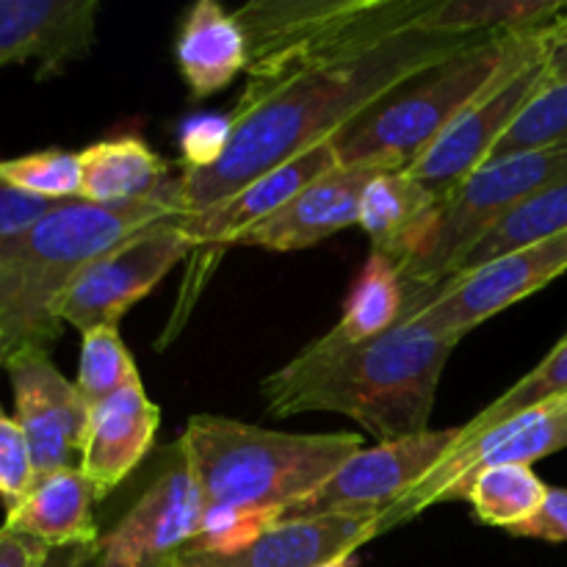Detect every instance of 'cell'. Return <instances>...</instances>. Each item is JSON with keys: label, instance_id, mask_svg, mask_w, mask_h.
<instances>
[{"label": "cell", "instance_id": "277c9868", "mask_svg": "<svg viewBox=\"0 0 567 567\" xmlns=\"http://www.w3.org/2000/svg\"><path fill=\"white\" fill-rule=\"evenodd\" d=\"M557 22L482 39L399 86L332 138L338 164L408 172L482 94L532 61L546 59Z\"/></svg>", "mask_w": 567, "mask_h": 567}, {"label": "cell", "instance_id": "f546056e", "mask_svg": "<svg viewBox=\"0 0 567 567\" xmlns=\"http://www.w3.org/2000/svg\"><path fill=\"white\" fill-rule=\"evenodd\" d=\"M0 181L53 203L81 199V158L59 147L0 158Z\"/></svg>", "mask_w": 567, "mask_h": 567}, {"label": "cell", "instance_id": "83f0119b", "mask_svg": "<svg viewBox=\"0 0 567 567\" xmlns=\"http://www.w3.org/2000/svg\"><path fill=\"white\" fill-rule=\"evenodd\" d=\"M559 396H567V336L540 360V365H535V369L524 377V380L515 382L507 393H502V396H498L491 408L482 410L474 421L460 426L457 446L460 443L471 441V437L482 435V432H487L491 426L513 419V415L526 413V410L537 408V404H546Z\"/></svg>", "mask_w": 567, "mask_h": 567}, {"label": "cell", "instance_id": "7402d4cb", "mask_svg": "<svg viewBox=\"0 0 567 567\" xmlns=\"http://www.w3.org/2000/svg\"><path fill=\"white\" fill-rule=\"evenodd\" d=\"M81 199L94 205H133L166 199L169 166L138 136L103 138L78 153Z\"/></svg>", "mask_w": 567, "mask_h": 567}, {"label": "cell", "instance_id": "1f68e13d", "mask_svg": "<svg viewBox=\"0 0 567 567\" xmlns=\"http://www.w3.org/2000/svg\"><path fill=\"white\" fill-rule=\"evenodd\" d=\"M277 526L275 513H258V509L225 507V504H205L203 524L197 537L188 548L210 554H233L252 546L255 540Z\"/></svg>", "mask_w": 567, "mask_h": 567}, {"label": "cell", "instance_id": "e575fe53", "mask_svg": "<svg viewBox=\"0 0 567 567\" xmlns=\"http://www.w3.org/2000/svg\"><path fill=\"white\" fill-rule=\"evenodd\" d=\"M59 203L53 199L33 197V194L20 192L11 183L0 181V255L20 241L39 219L50 214Z\"/></svg>", "mask_w": 567, "mask_h": 567}, {"label": "cell", "instance_id": "4fadbf2b", "mask_svg": "<svg viewBox=\"0 0 567 567\" xmlns=\"http://www.w3.org/2000/svg\"><path fill=\"white\" fill-rule=\"evenodd\" d=\"M546 59L532 61L513 72L487 94H482L419 161L408 169L432 197L441 203L457 186H463L482 164H487L496 144L529 105V100L546 86Z\"/></svg>", "mask_w": 567, "mask_h": 567}, {"label": "cell", "instance_id": "8d00e7d4", "mask_svg": "<svg viewBox=\"0 0 567 567\" xmlns=\"http://www.w3.org/2000/svg\"><path fill=\"white\" fill-rule=\"evenodd\" d=\"M48 551L44 543L0 526V567H42Z\"/></svg>", "mask_w": 567, "mask_h": 567}, {"label": "cell", "instance_id": "ac0fdd59", "mask_svg": "<svg viewBox=\"0 0 567 567\" xmlns=\"http://www.w3.org/2000/svg\"><path fill=\"white\" fill-rule=\"evenodd\" d=\"M158 424L161 410L147 396L142 380L89 410L78 468L94 485L97 502H105L150 457Z\"/></svg>", "mask_w": 567, "mask_h": 567}, {"label": "cell", "instance_id": "d4e9b609", "mask_svg": "<svg viewBox=\"0 0 567 567\" xmlns=\"http://www.w3.org/2000/svg\"><path fill=\"white\" fill-rule=\"evenodd\" d=\"M567 0H435L419 25L460 37H502L563 20Z\"/></svg>", "mask_w": 567, "mask_h": 567}, {"label": "cell", "instance_id": "f35d334b", "mask_svg": "<svg viewBox=\"0 0 567 567\" xmlns=\"http://www.w3.org/2000/svg\"><path fill=\"white\" fill-rule=\"evenodd\" d=\"M546 72L548 81H565L567 78V14L554 28V37L546 55Z\"/></svg>", "mask_w": 567, "mask_h": 567}, {"label": "cell", "instance_id": "d590c367", "mask_svg": "<svg viewBox=\"0 0 567 567\" xmlns=\"http://www.w3.org/2000/svg\"><path fill=\"white\" fill-rule=\"evenodd\" d=\"M509 535L529 537V540L567 543V487H548L540 513Z\"/></svg>", "mask_w": 567, "mask_h": 567}, {"label": "cell", "instance_id": "484cf974", "mask_svg": "<svg viewBox=\"0 0 567 567\" xmlns=\"http://www.w3.org/2000/svg\"><path fill=\"white\" fill-rule=\"evenodd\" d=\"M548 485L532 465H496L465 482L460 498L474 507V515L487 526L513 532L540 513ZM457 498V502H460Z\"/></svg>", "mask_w": 567, "mask_h": 567}, {"label": "cell", "instance_id": "ab89813d", "mask_svg": "<svg viewBox=\"0 0 567 567\" xmlns=\"http://www.w3.org/2000/svg\"><path fill=\"white\" fill-rule=\"evenodd\" d=\"M321 567H354V559H352V554H349V557H338V559H332V563H327Z\"/></svg>", "mask_w": 567, "mask_h": 567}, {"label": "cell", "instance_id": "d6986e66", "mask_svg": "<svg viewBox=\"0 0 567 567\" xmlns=\"http://www.w3.org/2000/svg\"><path fill=\"white\" fill-rule=\"evenodd\" d=\"M332 166H338L336 150H332V142H324L302 153L299 158L266 172L258 181L244 186L241 192L230 194L221 203L197 210V214L177 216V225L197 249L216 247V244L230 247V244H238L244 233H249L260 221L286 208L305 186H310L316 177L330 172Z\"/></svg>", "mask_w": 567, "mask_h": 567}, {"label": "cell", "instance_id": "603a6c76", "mask_svg": "<svg viewBox=\"0 0 567 567\" xmlns=\"http://www.w3.org/2000/svg\"><path fill=\"white\" fill-rule=\"evenodd\" d=\"M435 205L437 199L408 172H382L365 186L358 225L371 238V252L402 266Z\"/></svg>", "mask_w": 567, "mask_h": 567}, {"label": "cell", "instance_id": "8992f818", "mask_svg": "<svg viewBox=\"0 0 567 567\" xmlns=\"http://www.w3.org/2000/svg\"><path fill=\"white\" fill-rule=\"evenodd\" d=\"M563 177H567V138L540 150L491 158L441 199L399 266L408 291L404 319L421 299L460 275L465 258L504 216Z\"/></svg>", "mask_w": 567, "mask_h": 567}, {"label": "cell", "instance_id": "9a60e30c", "mask_svg": "<svg viewBox=\"0 0 567 567\" xmlns=\"http://www.w3.org/2000/svg\"><path fill=\"white\" fill-rule=\"evenodd\" d=\"M97 11V0H0V66L37 61L48 78L86 59Z\"/></svg>", "mask_w": 567, "mask_h": 567}, {"label": "cell", "instance_id": "2e32d148", "mask_svg": "<svg viewBox=\"0 0 567 567\" xmlns=\"http://www.w3.org/2000/svg\"><path fill=\"white\" fill-rule=\"evenodd\" d=\"M382 166H332L310 186H305L286 208L277 210L258 227L238 238V247H258L269 252H293L308 249L347 227L358 225L363 192Z\"/></svg>", "mask_w": 567, "mask_h": 567}, {"label": "cell", "instance_id": "30bf717a", "mask_svg": "<svg viewBox=\"0 0 567 567\" xmlns=\"http://www.w3.org/2000/svg\"><path fill=\"white\" fill-rule=\"evenodd\" d=\"M194 241L177 225V214L153 221L94 258L61 299L59 316L78 332L120 327L127 310L194 252Z\"/></svg>", "mask_w": 567, "mask_h": 567}, {"label": "cell", "instance_id": "f1b7e54d", "mask_svg": "<svg viewBox=\"0 0 567 567\" xmlns=\"http://www.w3.org/2000/svg\"><path fill=\"white\" fill-rule=\"evenodd\" d=\"M136 380V360L116 327H97V330L83 332L75 388L89 410Z\"/></svg>", "mask_w": 567, "mask_h": 567}, {"label": "cell", "instance_id": "ba28073f", "mask_svg": "<svg viewBox=\"0 0 567 567\" xmlns=\"http://www.w3.org/2000/svg\"><path fill=\"white\" fill-rule=\"evenodd\" d=\"M205 496L183 441L161 449L142 487L97 537V567H164L203 524Z\"/></svg>", "mask_w": 567, "mask_h": 567}, {"label": "cell", "instance_id": "52a82bcc", "mask_svg": "<svg viewBox=\"0 0 567 567\" xmlns=\"http://www.w3.org/2000/svg\"><path fill=\"white\" fill-rule=\"evenodd\" d=\"M435 0H255L236 11L249 66L313 61L419 25ZM247 66V70H249Z\"/></svg>", "mask_w": 567, "mask_h": 567}, {"label": "cell", "instance_id": "4316f807", "mask_svg": "<svg viewBox=\"0 0 567 567\" xmlns=\"http://www.w3.org/2000/svg\"><path fill=\"white\" fill-rule=\"evenodd\" d=\"M567 230V177L551 183L548 188H543L540 194L526 199L524 205L513 210V214L504 216L485 238L474 247V252L465 258V264L460 266V275L463 271H474L480 266H485L487 260L502 258V255L513 252V249L526 247V244L543 241L548 236H557V233Z\"/></svg>", "mask_w": 567, "mask_h": 567}, {"label": "cell", "instance_id": "e0dca14e", "mask_svg": "<svg viewBox=\"0 0 567 567\" xmlns=\"http://www.w3.org/2000/svg\"><path fill=\"white\" fill-rule=\"evenodd\" d=\"M380 535V515L286 520L233 554L183 548L164 567H321L349 557Z\"/></svg>", "mask_w": 567, "mask_h": 567}, {"label": "cell", "instance_id": "8fae6325", "mask_svg": "<svg viewBox=\"0 0 567 567\" xmlns=\"http://www.w3.org/2000/svg\"><path fill=\"white\" fill-rule=\"evenodd\" d=\"M563 449H567V396L537 404L454 446L426 480H421L402 502L380 515V535L408 524L432 504L457 502L465 482L480 471L496 465H532Z\"/></svg>", "mask_w": 567, "mask_h": 567}, {"label": "cell", "instance_id": "7a4b0ae2", "mask_svg": "<svg viewBox=\"0 0 567 567\" xmlns=\"http://www.w3.org/2000/svg\"><path fill=\"white\" fill-rule=\"evenodd\" d=\"M460 341L413 319L354 347L319 338L266 377L260 393L280 419L338 413L358 421L377 443L402 441L430 430L443 369Z\"/></svg>", "mask_w": 567, "mask_h": 567}, {"label": "cell", "instance_id": "5bb4252c", "mask_svg": "<svg viewBox=\"0 0 567 567\" xmlns=\"http://www.w3.org/2000/svg\"><path fill=\"white\" fill-rule=\"evenodd\" d=\"M3 371L14 391V419L28 441L33 476L75 468L89 421L75 382L55 369L50 352L20 354Z\"/></svg>", "mask_w": 567, "mask_h": 567}, {"label": "cell", "instance_id": "6da1fadb", "mask_svg": "<svg viewBox=\"0 0 567 567\" xmlns=\"http://www.w3.org/2000/svg\"><path fill=\"white\" fill-rule=\"evenodd\" d=\"M482 39L487 37L413 25L327 59L249 66L244 92L227 114L225 155L210 169L181 172L166 203L177 216L221 203L266 172L332 142L382 97Z\"/></svg>", "mask_w": 567, "mask_h": 567}, {"label": "cell", "instance_id": "9c48e42d", "mask_svg": "<svg viewBox=\"0 0 567 567\" xmlns=\"http://www.w3.org/2000/svg\"><path fill=\"white\" fill-rule=\"evenodd\" d=\"M457 437L460 426H452V430H426L402 441L374 443L371 449L363 446L319 491L288 507L277 524L382 515L452 454Z\"/></svg>", "mask_w": 567, "mask_h": 567}, {"label": "cell", "instance_id": "836d02e7", "mask_svg": "<svg viewBox=\"0 0 567 567\" xmlns=\"http://www.w3.org/2000/svg\"><path fill=\"white\" fill-rule=\"evenodd\" d=\"M227 142H230L227 116H194L181 131L183 172L210 169L225 155Z\"/></svg>", "mask_w": 567, "mask_h": 567}, {"label": "cell", "instance_id": "7c38bea8", "mask_svg": "<svg viewBox=\"0 0 567 567\" xmlns=\"http://www.w3.org/2000/svg\"><path fill=\"white\" fill-rule=\"evenodd\" d=\"M565 271L567 230L487 260L480 269L452 277L437 291L421 299L404 321L413 319L430 330L465 338L482 321L532 297Z\"/></svg>", "mask_w": 567, "mask_h": 567}, {"label": "cell", "instance_id": "cb8c5ba5", "mask_svg": "<svg viewBox=\"0 0 567 567\" xmlns=\"http://www.w3.org/2000/svg\"><path fill=\"white\" fill-rule=\"evenodd\" d=\"M404 305H408V291L399 266L385 255L371 252L349 291L341 319L327 336H321V341L330 347L374 341L402 324Z\"/></svg>", "mask_w": 567, "mask_h": 567}, {"label": "cell", "instance_id": "d6a6232c", "mask_svg": "<svg viewBox=\"0 0 567 567\" xmlns=\"http://www.w3.org/2000/svg\"><path fill=\"white\" fill-rule=\"evenodd\" d=\"M31 482L33 463L25 435H22L17 419L6 415V410L0 408V498L6 507L14 504Z\"/></svg>", "mask_w": 567, "mask_h": 567}, {"label": "cell", "instance_id": "3957f363", "mask_svg": "<svg viewBox=\"0 0 567 567\" xmlns=\"http://www.w3.org/2000/svg\"><path fill=\"white\" fill-rule=\"evenodd\" d=\"M175 216L166 199L94 205L66 199L0 255V369L28 352H50L64 321L59 308L75 277L153 221Z\"/></svg>", "mask_w": 567, "mask_h": 567}, {"label": "cell", "instance_id": "74e56055", "mask_svg": "<svg viewBox=\"0 0 567 567\" xmlns=\"http://www.w3.org/2000/svg\"><path fill=\"white\" fill-rule=\"evenodd\" d=\"M42 567H97V543H72L50 548Z\"/></svg>", "mask_w": 567, "mask_h": 567}, {"label": "cell", "instance_id": "4dcf8cb0", "mask_svg": "<svg viewBox=\"0 0 567 567\" xmlns=\"http://www.w3.org/2000/svg\"><path fill=\"white\" fill-rule=\"evenodd\" d=\"M567 138V78L546 81V86L529 100L507 136L496 144L491 158H504L526 150H540Z\"/></svg>", "mask_w": 567, "mask_h": 567}, {"label": "cell", "instance_id": "ffe728a7", "mask_svg": "<svg viewBox=\"0 0 567 567\" xmlns=\"http://www.w3.org/2000/svg\"><path fill=\"white\" fill-rule=\"evenodd\" d=\"M97 493L81 468H59L33 476L28 491L6 507L3 526L33 537L48 548L72 543H97L100 526L94 520Z\"/></svg>", "mask_w": 567, "mask_h": 567}, {"label": "cell", "instance_id": "44dd1931", "mask_svg": "<svg viewBox=\"0 0 567 567\" xmlns=\"http://www.w3.org/2000/svg\"><path fill=\"white\" fill-rule=\"evenodd\" d=\"M177 70L194 100L230 86L249 66V44L236 14L216 0H199L186 11L175 42Z\"/></svg>", "mask_w": 567, "mask_h": 567}, {"label": "cell", "instance_id": "5b68a950", "mask_svg": "<svg viewBox=\"0 0 567 567\" xmlns=\"http://www.w3.org/2000/svg\"><path fill=\"white\" fill-rule=\"evenodd\" d=\"M181 441L205 504L275 513L277 520L363 449L352 432L297 435L205 413L188 419Z\"/></svg>", "mask_w": 567, "mask_h": 567}]
</instances>
